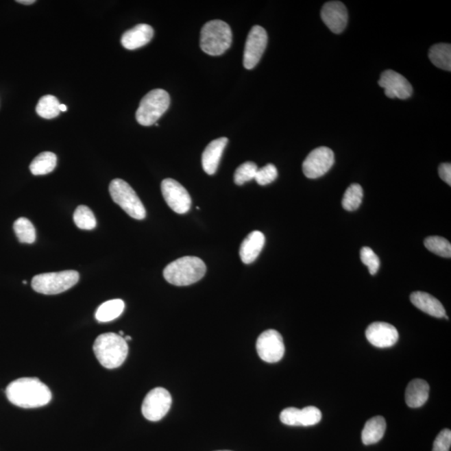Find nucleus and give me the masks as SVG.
<instances>
[{
  "mask_svg": "<svg viewBox=\"0 0 451 451\" xmlns=\"http://www.w3.org/2000/svg\"><path fill=\"white\" fill-rule=\"evenodd\" d=\"M6 396L11 404L18 407L34 409L51 402V391L37 378H21L8 385Z\"/></svg>",
  "mask_w": 451,
  "mask_h": 451,
  "instance_id": "1",
  "label": "nucleus"
},
{
  "mask_svg": "<svg viewBox=\"0 0 451 451\" xmlns=\"http://www.w3.org/2000/svg\"><path fill=\"white\" fill-rule=\"evenodd\" d=\"M93 350L97 361L106 369L120 367L128 354V345L125 339L114 332H106L95 339Z\"/></svg>",
  "mask_w": 451,
  "mask_h": 451,
  "instance_id": "2",
  "label": "nucleus"
},
{
  "mask_svg": "<svg viewBox=\"0 0 451 451\" xmlns=\"http://www.w3.org/2000/svg\"><path fill=\"white\" fill-rule=\"evenodd\" d=\"M206 271V265L201 258L183 257L168 265L164 269L163 275L171 284L188 286L201 280Z\"/></svg>",
  "mask_w": 451,
  "mask_h": 451,
  "instance_id": "3",
  "label": "nucleus"
},
{
  "mask_svg": "<svg viewBox=\"0 0 451 451\" xmlns=\"http://www.w3.org/2000/svg\"><path fill=\"white\" fill-rule=\"evenodd\" d=\"M232 34L227 23L219 20L206 23L201 32L200 45L209 56L223 55L230 48Z\"/></svg>",
  "mask_w": 451,
  "mask_h": 451,
  "instance_id": "4",
  "label": "nucleus"
},
{
  "mask_svg": "<svg viewBox=\"0 0 451 451\" xmlns=\"http://www.w3.org/2000/svg\"><path fill=\"white\" fill-rule=\"evenodd\" d=\"M170 95L166 90L156 89L145 95L136 110V118L141 125L150 126L156 123L169 108Z\"/></svg>",
  "mask_w": 451,
  "mask_h": 451,
  "instance_id": "5",
  "label": "nucleus"
},
{
  "mask_svg": "<svg viewBox=\"0 0 451 451\" xmlns=\"http://www.w3.org/2000/svg\"><path fill=\"white\" fill-rule=\"evenodd\" d=\"M80 275L74 270L62 271L59 273H49L36 275L32 279L34 291L55 295L67 291L79 282Z\"/></svg>",
  "mask_w": 451,
  "mask_h": 451,
  "instance_id": "6",
  "label": "nucleus"
},
{
  "mask_svg": "<svg viewBox=\"0 0 451 451\" xmlns=\"http://www.w3.org/2000/svg\"><path fill=\"white\" fill-rule=\"evenodd\" d=\"M110 196L117 205L134 219L143 220L146 217L145 206L135 191L121 179H114L109 186Z\"/></svg>",
  "mask_w": 451,
  "mask_h": 451,
  "instance_id": "7",
  "label": "nucleus"
},
{
  "mask_svg": "<svg viewBox=\"0 0 451 451\" xmlns=\"http://www.w3.org/2000/svg\"><path fill=\"white\" fill-rule=\"evenodd\" d=\"M173 399L166 389H153L144 399L141 411L145 418L150 422H159L170 411Z\"/></svg>",
  "mask_w": 451,
  "mask_h": 451,
  "instance_id": "8",
  "label": "nucleus"
},
{
  "mask_svg": "<svg viewBox=\"0 0 451 451\" xmlns=\"http://www.w3.org/2000/svg\"><path fill=\"white\" fill-rule=\"evenodd\" d=\"M334 163V154L330 148L321 147L309 153L303 164L306 177L316 179L326 175Z\"/></svg>",
  "mask_w": 451,
  "mask_h": 451,
  "instance_id": "9",
  "label": "nucleus"
},
{
  "mask_svg": "<svg viewBox=\"0 0 451 451\" xmlns=\"http://www.w3.org/2000/svg\"><path fill=\"white\" fill-rule=\"evenodd\" d=\"M257 351L263 361L270 364L280 361L285 353L282 335L274 330L263 332L258 339Z\"/></svg>",
  "mask_w": 451,
  "mask_h": 451,
  "instance_id": "10",
  "label": "nucleus"
},
{
  "mask_svg": "<svg viewBox=\"0 0 451 451\" xmlns=\"http://www.w3.org/2000/svg\"><path fill=\"white\" fill-rule=\"evenodd\" d=\"M267 44V34L263 27L255 25L248 34L244 51L243 66L252 70L257 66L265 51Z\"/></svg>",
  "mask_w": 451,
  "mask_h": 451,
  "instance_id": "11",
  "label": "nucleus"
},
{
  "mask_svg": "<svg viewBox=\"0 0 451 451\" xmlns=\"http://www.w3.org/2000/svg\"><path fill=\"white\" fill-rule=\"evenodd\" d=\"M160 187L164 199L175 212L184 214L189 211L192 199L184 186L173 179L167 178Z\"/></svg>",
  "mask_w": 451,
  "mask_h": 451,
  "instance_id": "12",
  "label": "nucleus"
},
{
  "mask_svg": "<svg viewBox=\"0 0 451 451\" xmlns=\"http://www.w3.org/2000/svg\"><path fill=\"white\" fill-rule=\"evenodd\" d=\"M378 85L385 89L389 98H399L405 100L411 97L413 88L411 83L402 75L388 70L382 73Z\"/></svg>",
  "mask_w": 451,
  "mask_h": 451,
  "instance_id": "13",
  "label": "nucleus"
},
{
  "mask_svg": "<svg viewBox=\"0 0 451 451\" xmlns=\"http://www.w3.org/2000/svg\"><path fill=\"white\" fill-rule=\"evenodd\" d=\"M366 339L377 348H389L399 340V332L395 327L388 323L376 322L370 324L365 332Z\"/></svg>",
  "mask_w": 451,
  "mask_h": 451,
  "instance_id": "14",
  "label": "nucleus"
},
{
  "mask_svg": "<svg viewBox=\"0 0 451 451\" xmlns=\"http://www.w3.org/2000/svg\"><path fill=\"white\" fill-rule=\"evenodd\" d=\"M321 17L332 32L340 34L345 30L348 23L346 7L339 1H330L324 5Z\"/></svg>",
  "mask_w": 451,
  "mask_h": 451,
  "instance_id": "15",
  "label": "nucleus"
},
{
  "mask_svg": "<svg viewBox=\"0 0 451 451\" xmlns=\"http://www.w3.org/2000/svg\"><path fill=\"white\" fill-rule=\"evenodd\" d=\"M154 29L151 25L140 24L127 30L121 37L122 47L129 51L145 47L152 40Z\"/></svg>",
  "mask_w": 451,
  "mask_h": 451,
  "instance_id": "16",
  "label": "nucleus"
},
{
  "mask_svg": "<svg viewBox=\"0 0 451 451\" xmlns=\"http://www.w3.org/2000/svg\"><path fill=\"white\" fill-rule=\"evenodd\" d=\"M228 141V140L226 137H221V138L212 141L206 147L202 156V167L206 173L215 174L221 155H223L225 147H227Z\"/></svg>",
  "mask_w": 451,
  "mask_h": 451,
  "instance_id": "17",
  "label": "nucleus"
},
{
  "mask_svg": "<svg viewBox=\"0 0 451 451\" xmlns=\"http://www.w3.org/2000/svg\"><path fill=\"white\" fill-rule=\"evenodd\" d=\"M265 244V236L259 231H254L241 244L239 254L243 263L250 265L261 254Z\"/></svg>",
  "mask_w": 451,
  "mask_h": 451,
  "instance_id": "18",
  "label": "nucleus"
},
{
  "mask_svg": "<svg viewBox=\"0 0 451 451\" xmlns=\"http://www.w3.org/2000/svg\"><path fill=\"white\" fill-rule=\"evenodd\" d=\"M411 301L419 310L435 318L445 317L446 309L441 302L430 294L425 292H414L411 293Z\"/></svg>",
  "mask_w": 451,
  "mask_h": 451,
  "instance_id": "19",
  "label": "nucleus"
},
{
  "mask_svg": "<svg viewBox=\"0 0 451 451\" xmlns=\"http://www.w3.org/2000/svg\"><path fill=\"white\" fill-rule=\"evenodd\" d=\"M430 386L426 380L415 378L408 385L405 391V402L409 407L423 406L429 399Z\"/></svg>",
  "mask_w": 451,
  "mask_h": 451,
  "instance_id": "20",
  "label": "nucleus"
},
{
  "mask_svg": "<svg viewBox=\"0 0 451 451\" xmlns=\"http://www.w3.org/2000/svg\"><path fill=\"white\" fill-rule=\"evenodd\" d=\"M386 422L382 416H376L366 422L362 431V441L365 446L376 444L384 437Z\"/></svg>",
  "mask_w": 451,
  "mask_h": 451,
  "instance_id": "21",
  "label": "nucleus"
},
{
  "mask_svg": "<svg viewBox=\"0 0 451 451\" xmlns=\"http://www.w3.org/2000/svg\"><path fill=\"white\" fill-rule=\"evenodd\" d=\"M125 309V303L121 300H113L106 302L98 308L95 313V319L100 323L113 321L122 315Z\"/></svg>",
  "mask_w": 451,
  "mask_h": 451,
  "instance_id": "22",
  "label": "nucleus"
},
{
  "mask_svg": "<svg viewBox=\"0 0 451 451\" xmlns=\"http://www.w3.org/2000/svg\"><path fill=\"white\" fill-rule=\"evenodd\" d=\"M57 165V156L52 152L40 153L30 164L29 169L34 175H47L52 173Z\"/></svg>",
  "mask_w": 451,
  "mask_h": 451,
  "instance_id": "23",
  "label": "nucleus"
},
{
  "mask_svg": "<svg viewBox=\"0 0 451 451\" xmlns=\"http://www.w3.org/2000/svg\"><path fill=\"white\" fill-rule=\"evenodd\" d=\"M429 57L435 66L442 70H451V47L449 44H437L430 49Z\"/></svg>",
  "mask_w": 451,
  "mask_h": 451,
  "instance_id": "24",
  "label": "nucleus"
},
{
  "mask_svg": "<svg viewBox=\"0 0 451 451\" xmlns=\"http://www.w3.org/2000/svg\"><path fill=\"white\" fill-rule=\"evenodd\" d=\"M60 103L53 95H48L41 97L36 106V112L45 119H53L59 116Z\"/></svg>",
  "mask_w": 451,
  "mask_h": 451,
  "instance_id": "25",
  "label": "nucleus"
},
{
  "mask_svg": "<svg viewBox=\"0 0 451 451\" xmlns=\"http://www.w3.org/2000/svg\"><path fill=\"white\" fill-rule=\"evenodd\" d=\"M14 230L21 243L32 244L36 242V228L32 221L25 217H21L14 221Z\"/></svg>",
  "mask_w": 451,
  "mask_h": 451,
  "instance_id": "26",
  "label": "nucleus"
},
{
  "mask_svg": "<svg viewBox=\"0 0 451 451\" xmlns=\"http://www.w3.org/2000/svg\"><path fill=\"white\" fill-rule=\"evenodd\" d=\"M363 188L357 183L348 187L342 200L343 208L346 211L353 212L357 210L362 204Z\"/></svg>",
  "mask_w": 451,
  "mask_h": 451,
  "instance_id": "27",
  "label": "nucleus"
},
{
  "mask_svg": "<svg viewBox=\"0 0 451 451\" xmlns=\"http://www.w3.org/2000/svg\"><path fill=\"white\" fill-rule=\"evenodd\" d=\"M76 227L82 230H93L97 227V219L94 213L86 206H79L74 213Z\"/></svg>",
  "mask_w": 451,
  "mask_h": 451,
  "instance_id": "28",
  "label": "nucleus"
},
{
  "mask_svg": "<svg viewBox=\"0 0 451 451\" xmlns=\"http://www.w3.org/2000/svg\"><path fill=\"white\" fill-rule=\"evenodd\" d=\"M425 246L428 250L441 257H451V245L448 240L442 236H429L425 240Z\"/></svg>",
  "mask_w": 451,
  "mask_h": 451,
  "instance_id": "29",
  "label": "nucleus"
},
{
  "mask_svg": "<svg viewBox=\"0 0 451 451\" xmlns=\"http://www.w3.org/2000/svg\"><path fill=\"white\" fill-rule=\"evenodd\" d=\"M258 170V167L254 162H247L242 164L235 171L234 182L240 186L252 181L255 178Z\"/></svg>",
  "mask_w": 451,
  "mask_h": 451,
  "instance_id": "30",
  "label": "nucleus"
},
{
  "mask_svg": "<svg viewBox=\"0 0 451 451\" xmlns=\"http://www.w3.org/2000/svg\"><path fill=\"white\" fill-rule=\"evenodd\" d=\"M321 419H322V413L318 408L308 406L300 410V426H315L320 422Z\"/></svg>",
  "mask_w": 451,
  "mask_h": 451,
  "instance_id": "31",
  "label": "nucleus"
},
{
  "mask_svg": "<svg viewBox=\"0 0 451 451\" xmlns=\"http://www.w3.org/2000/svg\"><path fill=\"white\" fill-rule=\"evenodd\" d=\"M361 259L363 263L368 267L369 273L376 274L380 267V260L376 252L369 247H364L361 251Z\"/></svg>",
  "mask_w": 451,
  "mask_h": 451,
  "instance_id": "32",
  "label": "nucleus"
},
{
  "mask_svg": "<svg viewBox=\"0 0 451 451\" xmlns=\"http://www.w3.org/2000/svg\"><path fill=\"white\" fill-rule=\"evenodd\" d=\"M278 178V170L273 164H267L265 167L260 168L256 173V182L259 185L266 186L270 184Z\"/></svg>",
  "mask_w": 451,
  "mask_h": 451,
  "instance_id": "33",
  "label": "nucleus"
},
{
  "mask_svg": "<svg viewBox=\"0 0 451 451\" xmlns=\"http://www.w3.org/2000/svg\"><path fill=\"white\" fill-rule=\"evenodd\" d=\"M300 409L294 407L287 408L281 412V422L286 426H300Z\"/></svg>",
  "mask_w": 451,
  "mask_h": 451,
  "instance_id": "34",
  "label": "nucleus"
},
{
  "mask_svg": "<svg viewBox=\"0 0 451 451\" xmlns=\"http://www.w3.org/2000/svg\"><path fill=\"white\" fill-rule=\"evenodd\" d=\"M450 446L451 431L449 429H445L439 432L435 439L432 451H450Z\"/></svg>",
  "mask_w": 451,
  "mask_h": 451,
  "instance_id": "35",
  "label": "nucleus"
},
{
  "mask_svg": "<svg viewBox=\"0 0 451 451\" xmlns=\"http://www.w3.org/2000/svg\"><path fill=\"white\" fill-rule=\"evenodd\" d=\"M439 175L443 181L449 186L451 185V165L450 163H443L439 167Z\"/></svg>",
  "mask_w": 451,
  "mask_h": 451,
  "instance_id": "36",
  "label": "nucleus"
},
{
  "mask_svg": "<svg viewBox=\"0 0 451 451\" xmlns=\"http://www.w3.org/2000/svg\"><path fill=\"white\" fill-rule=\"evenodd\" d=\"M17 2L26 5H33V3H36L34 0H18Z\"/></svg>",
  "mask_w": 451,
  "mask_h": 451,
  "instance_id": "37",
  "label": "nucleus"
},
{
  "mask_svg": "<svg viewBox=\"0 0 451 451\" xmlns=\"http://www.w3.org/2000/svg\"><path fill=\"white\" fill-rule=\"evenodd\" d=\"M60 112H66L67 106L66 105H64V104H60Z\"/></svg>",
  "mask_w": 451,
  "mask_h": 451,
  "instance_id": "38",
  "label": "nucleus"
},
{
  "mask_svg": "<svg viewBox=\"0 0 451 451\" xmlns=\"http://www.w3.org/2000/svg\"><path fill=\"white\" fill-rule=\"evenodd\" d=\"M125 341H126V340H132V337H130V336H126V337L125 338Z\"/></svg>",
  "mask_w": 451,
  "mask_h": 451,
  "instance_id": "39",
  "label": "nucleus"
},
{
  "mask_svg": "<svg viewBox=\"0 0 451 451\" xmlns=\"http://www.w3.org/2000/svg\"><path fill=\"white\" fill-rule=\"evenodd\" d=\"M219 451H230V450H219Z\"/></svg>",
  "mask_w": 451,
  "mask_h": 451,
  "instance_id": "40",
  "label": "nucleus"
}]
</instances>
